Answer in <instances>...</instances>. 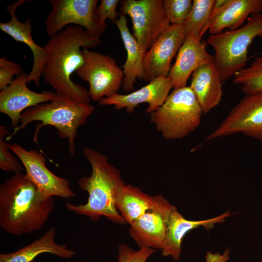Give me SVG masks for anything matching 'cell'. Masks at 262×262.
I'll return each instance as SVG.
<instances>
[{
    "label": "cell",
    "instance_id": "10",
    "mask_svg": "<svg viewBox=\"0 0 262 262\" xmlns=\"http://www.w3.org/2000/svg\"><path fill=\"white\" fill-rule=\"evenodd\" d=\"M238 133L262 141V91L246 95L205 141Z\"/></svg>",
    "mask_w": 262,
    "mask_h": 262
},
{
    "label": "cell",
    "instance_id": "4",
    "mask_svg": "<svg viewBox=\"0 0 262 262\" xmlns=\"http://www.w3.org/2000/svg\"><path fill=\"white\" fill-rule=\"evenodd\" d=\"M94 110V106L90 103L80 102L68 96L56 94L49 103H43L25 110L21 115L19 125L6 137V141L10 140L31 122L40 121L41 123L36 125L33 141L37 142L39 132L43 127L53 126L60 138L67 140L70 154L74 156L77 129L86 123Z\"/></svg>",
    "mask_w": 262,
    "mask_h": 262
},
{
    "label": "cell",
    "instance_id": "6",
    "mask_svg": "<svg viewBox=\"0 0 262 262\" xmlns=\"http://www.w3.org/2000/svg\"><path fill=\"white\" fill-rule=\"evenodd\" d=\"M202 109L190 86L174 89L150 121L167 140L183 138L200 125Z\"/></svg>",
    "mask_w": 262,
    "mask_h": 262
},
{
    "label": "cell",
    "instance_id": "15",
    "mask_svg": "<svg viewBox=\"0 0 262 262\" xmlns=\"http://www.w3.org/2000/svg\"><path fill=\"white\" fill-rule=\"evenodd\" d=\"M172 88V82L168 77L159 76L137 90L126 95L116 93L101 98L98 103L100 105H114L116 110L125 109L127 113H131L139 104L147 103L148 106L146 111L150 114L164 103Z\"/></svg>",
    "mask_w": 262,
    "mask_h": 262
},
{
    "label": "cell",
    "instance_id": "3",
    "mask_svg": "<svg viewBox=\"0 0 262 262\" xmlns=\"http://www.w3.org/2000/svg\"><path fill=\"white\" fill-rule=\"evenodd\" d=\"M89 162L91 173L89 176L82 177L78 181L79 187L88 194L84 204L66 203L67 209L77 214L97 221L101 216L119 225L127 224L116 209L117 194L125 182L119 170L109 162L108 158L98 150L90 147L82 150Z\"/></svg>",
    "mask_w": 262,
    "mask_h": 262
},
{
    "label": "cell",
    "instance_id": "23",
    "mask_svg": "<svg viewBox=\"0 0 262 262\" xmlns=\"http://www.w3.org/2000/svg\"><path fill=\"white\" fill-rule=\"evenodd\" d=\"M155 197V196H149L136 186L124 183L117 194L116 207L130 225L151 208Z\"/></svg>",
    "mask_w": 262,
    "mask_h": 262
},
{
    "label": "cell",
    "instance_id": "29",
    "mask_svg": "<svg viewBox=\"0 0 262 262\" xmlns=\"http://www.w3.org/2000/svg\"><path fill=\"white\" fill-rule=\"evenodd\" d=\"M23 72L22 66L18 63L7 60L4 57L0 58V90H3L13 81L15 75Z\"/></svg>",
    "mask_w": 262,
    "mask_h": 262
},
{
    "label": "cell",
    "instance_id": "11",
    "mask_svg": "<svg viewBox=\"0 0 262 262\" xmlns=\"http://www.w3.org/2000/svg\"><path fill=\"white\" fill-rule=\"evenodd\" d=\"M10 149L21 162L25 173L44 196L66 199L76 196L68 180L57 176L47 167L45 158L40 151L27 150L16 143L11 145Z\"/></svg>",
    "mask_w": 262,
    "mask_h": 262
},
{
    "label": "cell",
    "instance_id": "26",
    "mask_svg": "<svg viewBox=\"0 0 262 262\" xmlns=\"http://www.w3.org/2000/svg\"><path fill=\"white\" fill-rule=\"evenodd\" d=\"M192 0H164L163 6L171 25H183L192 8Z\"/></svg>",
    "mask_w": 262,
    "mask_h": 262
},
{
    "label": "cell",
    "instance_id": "22",
    "mask_svg": "<svg viewBox=\"0 0 262 262\" xmlns=\"http://www.w3.org/2000/svg\"><path fill=\"white\" fill-rule=\"evenodd\" d=\"M56 233L55 229L50 228L40 237L29 245L13 252L0 253V262H32L43 253H49L66 259L74 257L76 255L74 250L68 248L66 244H58L55 242Z\"/></svg>",
    "mask_w": 262,
    "mask_h": 262
},
{
    "label": "cell",
    "instance_id": "27",
    "mask_svg": "<svg viewBox=\"0 0 262 262\" xmlns=\"http://www.w3.org/2000/svg\"><path fill=\"white\" fill-rule=\"evenodd\" d=\"M10 134L6 127L0 125V168L5 172L16 173L25 169L21 162L11 153V144L4 141V137Z\"/></svg>",
    "mask_w": 262,
    "mask_h": 262
},
{
    "label": "cell",
    "instance_id": "20",
    "mask_svg": "<svg viewBox=\"0 0 262 262\" xmlns=\"http://www.w3.org/2000/svg\"><path fill=\"white\" fill-rule=\"evenodd\" d=\"M222 84L214 59L204 64L193 73L190 87L203 114L209 112L220 103L223 94Z\"/></svg>",
    "mask_w": 262,
    "mask_h": 262
},
{
    "label": "cell",
    "instance_id": "18",
    "mask_svg": "<svg viewBox=\"0 0 262 262\" xmlns=\"http://www.w3.org/2000/svg\"><path fill=\"white\" fill-rule=\"evenodd\" d=\"M213 59V55L207 52L200 40L192 34H186L167 76L172 82L173 88L186 86L190 76L197 68Z\"/></svg>",
    "mask_w": 262,
    "mask_h": 262
},
{
    "label": "cell",
    "instance_id": "14",
    "mask_svg": "<svg viewBox=\"0 0 262 262\" xmlns=\"http://www.w3.org/2000/svg\"><path fill=\"white\" fill-rule=\"evenodd\" d=\"M28 77L23 72L0 92V112L11 119V126L14 129L19 125L21 115L25 110L51 101L56 95L49 90L37 93L30 90L27 85Z\"/></svg>",
    "mask_w": 262,
    "mask_h": 262
},
{
    "label": "cell",
    "instance_id": "8",
    "mask_svg": "<svg viewBox=\"0 0 262 262\" xmlns=\"http://www.w3.org/2000/svg\"><path fill=\"white\" fill-rule=\"evenodd\" d=\"M120 15L129 16L133 35L147 51L170 25L163 0H120Z\"/></svg>",
    "mask_w": 262,
    "mask_h": 262
},
{
    "label": "cell",
    "instance_id": "9",
    "mask_svg": "<svg viewBox=\"0 0 262 262\" xmlns=\"http://www.w3.org/2000/svg\"><path fill=\"white\" fill-rule=\"evenodd\" d=\"M84 64L76 72L78 77L88 82L91 99L98 101L109 97L122 86L124 73L111 56L82 49Z\"/></svg>",
    "mask_w": 262,
    "mask_h": 262
},
{
    "label": "cell",
    "instance_id": "19",
    "mask_svg": "<svg viewBox=\"0 0 262 262\" xmlns=\"http://www.w3.org/2000/svg\"><path fill=\"white\" fill-rule=\"evenodd\" d=\"M262 12V0H226L222 5L215 4L209 32L215 34L226 29L236 30L250 16Z\"/></svg>",
    "mask_w": 262,
    "mask_h": 262
},
{
    "label": "cell",
    "instance_id": "13",
    "mask_svg": "<svg viewBox=\"0 0 262 262\" xmlns=\"http://www.w3.org/2000/svg\"><path fill=\"white\" fill-rule=\"evenodd\" d=\"M186 34L182 25H171L146 52L143 80L150 82L159 76L167 77L171 62L182 45Z\"/></svg>",
    "mask_w": 262,
    "mask_h": 262
},
{
    "label": "cell",
    "instance_id": "28",
    "mask_svg": "<svg viewBox=\"0 0 262 262\" xmlns=\"http://www.w3.org/2000/svg\"><path fill=\"white\" fill-rule=\"evenodd\" d=\"M156 250L139 248L134 250L127 244H120L118 246L117 262H146Z\"/></svg>",
    "mask_w": 262,
    "mask_h": 262
},
{
    "label": "cell",
    "instance_id": "25",
    "mask_svg": "<svg viewBox=\"0 0 262 262\" xmlns=\"http://www.w3.org/2000/svg\"><path fill=\"white\" fill-rule=\"evenodd\" d=\"M234 84L241 85L246 95L262 91V56L256 57L248 67L239 70L233 77Z\"/></svg>",
    "mask_w": 262,
    "mask_h": 262
},
{
    "label": "cell",
    "instance_id": "1",
    "mask_svg": "<svg viewBox=\"0 0 262 262\" xmlns=\"http://www.w3.org/2000/svg\"><path fill=\"white\" fill-rule=\"evenodd\" d=\"M101 42L82 27L69 25L49 38L44 48L46 58L42 77L56 94L68 96L82 103L89 104L91 98L83 86L75 83L71 76L83 65L82 48H95Z\"/></svg>",
    "mask_w": 262,
    "mask_h": 262
},
{
    "label": "cell",
    "instance_id": "30",
    "mask_svg": "<svg viewBox=\"0 0 262 262\" xmlns=\"http://www.w3.org/2000/svg\"><path fill=\"white\" fill-rule=\"evenodd\" d=\"M118 0H101L98 6L97 12L100 21L105 23L107 19L115 23L119 15L116 12V9L119 3Z\"/></svg>",
    "mask_w": 262,
    "mask_h": 262
},
{
    "label": "cell",
    "instance_id": "16",
    "mask_svg": "<svg viewBox=\"0 0 262 262\" xmlns=\"http://www.w3.org/2000/svg\"><path fill=\"white\" fill-rule=\"evenodd\" d=\"M24 0H18L6 6V9L10 15L7 22L0 23V29L8 34L16 41L26 44L31 50L33 57L32 70L28 75L27 82H33L37 86L40 84L42 72L46 58L45 49L37 45L32 36V19L28 17L24 22H20L16 15L17 8L24 3Z\"/></svg>",
    "mask_w": 262,
    "mask_h": 262
},
{
    "label": "cell",
    "instance_id": "21",
    "mask_svg": "<svg viewBox=\"0 0 262 262\" xmlns=\"http://www.w3.org/2000/svg\"><path fill=\"white\" fill-rule=\"evenodd\" d=\"M115 23L120 32L127 52V58L122 66L124 78L122 87L126 92H132L136 79L143 80L144 58L146 51L130 33L126 16L119 15Z\"/></svg>",
    "mask_w": 262,
    "mask_h": 262
},
{
    "label": "cell",
    "instance_id": "31",
    "mask_svg": "<svg viewBox=\"0 0 262 262\" xmlns=\"http://www.w3.org/2000/svg\"><path fill=\"white\" fill-rule=\"evenodd\" d=\"M230 259V249L226 248L222 253L208 251L205 256V262H227Z\"/></svg>",
    "mask_w": 262,
    "mask_h": 262
},
{
    "label": "cell",
    "instance_id": "2",
    "mask_svg": "<svg viewBox=\"0 0 262 262\" xmlns=\"http://www.w3.org/2000/svg\"><path fill=\"white\" fill-rule=\"evenodd\" d=\"M54 207L53 197L44 196L26 173H15L0 185V226L10 234L39 230Z\"/></svg>",
    "mask_w": 262,
    "mask_h": 262
},
{
    "label": "cell",
    "instance_id": "17",
    "mask_svg": "<svg viewBox=\"0 0 262 262\" xmlns=\"http://www.w3.org/2000/svg\"><path fill=\"white\" fill-rule=\"evenodd\" d=\"M230 211L209 219L191 220L186 219L176 207L171 212L164 242L161 249L162 254L170 256L174 261L180 260L182 251V242L190 231L202 227L207 230L213 229L215 224L222 223L233 215Z\"/></svg>",
    "mask_w": 262,
    "mask_h": 262
},
{
    "label": "cell",
    "instance_id": "7",
    "mask_svg": "<svg viewBox=\"0 0 262 262\" xmlns=\"http://www.w3.org/2000/svg\"><path fill=\"white\" fill-rule=\"evenodd\" d=\"M98 0H49L51 11L45 21L48 36L50 38L65 27H82L92 36L99 38L107 28L101 23L98 12Z\"/></svg>",
    "mask_w": 262,
    "mask_h": 262
},
{
    "label": "cell",
    "instance_id": "5",
    "mask_svg": "<svg viewBox=\"0 0 262 262\" xmlns=\"http://www.w3.org/2000/svg\"><path fill=\"white\" fill-rule=\"evenodd\" d=\"M262 38V13L254 14L241 27L210 34L207 42L214 50V62L223 83L246 67L248 49L254 38Z\"/></svg>",
    "mask_w": 262,
    "mask_h": 262
},
{
    "label": "cell",
    "instance_id": "24",
    "mask_svg": "<svg viewBox=\"0 0 262 262\" xmlns=\"http://www.w3.org/2000/svg\"><path fill=\"white\" fill-rule=\"evenodd\" d=\"M216 0H194L189 16L182 25L186 34H192L201 41L209 30L215 8Z\"/></svg>",
    "mask_w": 262,
    "mask_h": 262
},
{
    "label": "cell",
    "instance_id": "12",
    "mask_svg": "<svg viewBox=\"0 0 262 262\" xmlns=\"http://www.w3.org/2000/svg\"><path fill=\"white\" fill-rule=\"evenodd\" d=\"M151 208L130 226L129 234L139 248L161 249L169 217L176 207L161 194Z\"/></svg>",
    "mask_w": 262,
    "mask_h": 262
}]
</instances>
